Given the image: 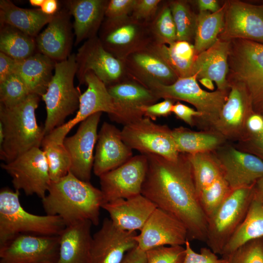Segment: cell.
<instances>
[{
    "mask_svg": "<svg viewBox=\"0 0 263 263\" xmlns=\"http://www.w3.org/2000/svg\"><path fill=\"white\" fill-rule=\"evenodd\" d=\"M145 155L147 168L141 194L179 219L189 240L206 242L207 219L199 202L188 154L180 153L174 161L158 154Z\"/></svg>",
    "mask_w": 263,
    "mask_h": 263,
    "instance_id": "cell-1",
    "label": "cell"
},
{
    "mask_svg": "<svg viewBox=\"0 0 263 263\" xmlns=\"http://www.w3.org/2000/svg\"><path fill=\"white\" fill-rule=\"evenodd\" d=\"M41 202L46 214L59 216L66 226L82 220L97 225L104 198L100 189L69 171L59 180L51 182Z\"/></svg>",
    "mask_w": 263,
    "mask_h": 263,
    "instance_id": "cell-2",
    "label": "cell"
},
{
    "mask_svg": "<svg viewBox=\"0 0 263 263\" xmlns=\"http://www.w3.org/2000/svg\"><path fill=\"white\" fill-rule=\"evenodd\" d=\"M39 98V96L31 94L14 107L0 105V125L4 132L0 158L6 163L41 145L45 137L44 129L38 125L35 114Z\"/></svg>",
    "mask_w": 263,
    "mask_h": 263,
    "instance_id": "cell-3",
    "label": "cell"
},
{
    "mask_svg": "<svg viewBox=\"0 0 263 263\" xmlns=\"http://www.w3.org/2000/svg\"><path fill=\"white\" fill-rule=\"evenodd\" d=\"M19 191L4 188L0 191V246L21 234L59 236L66 226L57 215H38L20 204Z\"/></svg>",
    "mask_w": 263,
    "mask_h": 263,
    "instance_id": "cell-4",
    "label": "cell"
},
{
    "mask_svg": "<svg viewBox=\"0 0 263 263\" xmlns=\"http://www.w3.org/2000/svg\"><path fill=\"white\" fill-rule=\"evenodd\" d=\"M76 71L75 54L56 63L53 76L41 96L47 112L43 127L45 136L63 125L66 117L78 109L81 94L74 83Z\"/></svg>",
    "mask_w": 263,
    "mask_h": 263,
    "instance_id": "cell-5",
    "label": "cell"
},
{
    "mask_svg": "<svg viewBox=\"0 0 263 263\" xmlns=\"http://www.w3.org/2000/svg\"><path fill=\"white\" fill-rule=\"evenodd\" d=\"M228 68L231 80L242 84L254 112L263 113V44L243 39L230 40ZM228 71V72H229Z\"/></svg>",
    "mask_w": 263,
    "mask_h": 263,
    "instance_id": "cell-6",
    "label": "cell"
},
{
    "mask_svg": "<svg viewBox=\"0 0 263 263\" xmlns=\"http://www.w3.org/2000/svg\"><path fill=\"white\" fill-rule=\"evenodd\" d=\"M159 98L178 100L193 105L202 116L200 125L211 128L227 100L228 91L207 92L200 87L195 75L178 77L169 85L150 81L144 84Z\"/></svg>",
    "mask_w": 263,
    "mask_h": 263,
    "instance_id": "cell-7",
    "label": "cell"
},
{
    "mask_svg": "<svg viewBox=\"0 0 263 263\" xmlns=\"http://www.w3.org/2000/svg\"><path fill=\"white\" fill-rule=\"evenodd\" d=\"M253 187L232 190L207 220L206 243L221 255L225 244L244 218L253 198Z\"/></svg>",
    "mask_w": 263,
    "mask_h": 263,
    "instance_id": "cell-8",
    "label": "cell"
},
{
    "mask_svg": "<svg viewBox=\"0 0 263 263\" xmlns=\"http://www.w3.org/2000/svg\"><path fill=\"white\" fill-rule=\"evenodd\" d=\"M121 135L127 145L141 154H158L172 161L179 157L172 130L148 117L124 126Z\"/></svg>",
    "mask_w": 263,
    "mask_h": 263,
    "instance_id": "cell-9",
    "label": "cell"
},
{
    "mask_svg": "<svg viewBox=\"0 0 263 263\" xmlns=\"http://www.w3.org/2000/svg\"><path fill=\"white\" fill-rule=\"evenodd\" d=\"M1 167L11 177L15 190H22L26 195L36 194L41 199L46 195L51 181L45 155L39 148L31 149Z\"/></svg>",
    "mask_w": 263,
    "mask_h": 263,
    "instance_id": "cell-10",
    "label": "cell"
},
{
    "mask_svg": "<svg viewBox=\"0 0 263 263\" xmlns=\"http://www.w3.org/2000/svg\"><path fill=\"white\" fill-rule=\"evenodd\" d=\"M76 76L80 84H84L85 74L91 72L106 86L119 82L124 71L122 61L106 50L99 38L88 39L75 54Z\"/></svg>",
    "mask_w": 263,
    "mask_h": 263,
    "instance_id": "cell-11",
    "label": "cell"
},
{
    "mask_svg": "<svg viewBox=\"0 0 263 263\" xmlns=\"http://www.w3.org/2000/svg\"><path fill=\"white\" fill-rule=\"evenodd\" d=\"M147 168V157L141 154L132 156L119 167L100 175V190L104 204L141 194Z\"/></svg>",
    "mask_w": 263,
    "mask_h": 263,
    "instance_id": "cell-12",
    "label": "cell"
},
{
    "mask_svg": "<svg viewBox=\"0 0 263 263\" xmlns=\"http://www.w3.org/2000/svg\"><path fill=\"white\" fill-rule=\"evenodd\" d=\"M84 84L87 89L81 94L79 108L76 115L62 126L55 129L45 136L47 139L63 143L67 134L77 124L91 115L98 112H105L110 116L114 114L115 108L113 97L107 86L93 72L84 75Z\"/></svg>",
    "mask_w": 263,
    "mask_h": 263,
    "instance_id": "cell-13",
    "label": "cell"
},
{
    "mask_svg": "<svg viewBox=\"0 0 263 263\" xmlns=\"http://www.w3.org/2000/svg\"><path fill=\"white\" fill-rule=\"evenodd\" d=\"M59 236L21 234L0 246V263H56Z\"/></svg>",
    "mask_w": 263,
    "mask_h": 263,
    "instance_id": "cell-14",
    "label": "cell"
},
{
    "mask_svg": "<svg viewBox=\"0 0 263 263\" xmlns=\"http://www.w3.org/2000/svg\"><path fill=\"white\" fill-rule=\"evenodd\" d=\"M228 83L227 100L211 128L225 139L239 141L245 133L248 117L254 111L245 87L237 82Z\"/></svg>",
    "mask_w": 263,
    "mask_h": 263,
    "instance_id": "cell-15",
    "label": "cell"
},
{
    "mask_svg": "<svg viewBox=\"0 0 263 263\" xmlns=\"http://www.w3.org/2000/svg\"><path fill=\"white\" fill-rule=\"evenodd\" d=\"M102 113H94L82 121L75 133L63 141L71 159L70 172L84 181L90 182L91 179L94 162L93 151Z\"/></svg>",
    "mask_w": 263,
    "mask_h": 263,
    "instance_id": "cell-16",
    "label": "cell"
},
{
    "mask_svg": "<svg viewBox=\"0 0 263 263\" xmlns=\"http://www.w3.org/2000/svg\"><path fill=\"white\" fill-rule=\"evenodd\" d=\"M135 237L138 247L146 251L160 246L185 245L188 233L185 225L170 213L156 207Z\"/></svg>",
    "mask_w": 263,
    "mask_h": 263,
    "instance_id": "cell-17",
    "label": "cell"
},
{
    "mask_svg": "<svg viewBox=\"0 0 263 263\" xmlns=\"http://www.w3.org/2000/svg\"><path fill=\"white\" fill-rule=\"evenodd\" d=\"M221 36L225 40L243 39L263 44V4L240 1L226 4Z\"/></svg>",
    "mask_w": 263,
    "mask_h": 263,
    "instance_id": "cell-18",
    "label": "cell"
},
{
    "mask_svg": "<svg viewBox=\"0 0 263 263\" xmlns=\"http://www.w3.org/2000/svg\"><path fill=\"white\" fill-rule=\"evenodd\" d=\"M135 231L117 227L105 218L101 228L93 236L91 263H121L126 254L137 246Z\"/></svg>",
    "mask_w": 263,
    "mask_h": 263,
    "instance_id": "cell-19",
    "label": "cell"
},
{
    "mask_svg": "<svg viewBox=\"0 0 263 263\" xmlns=\"http://www.w3.org/2000/svg\"><path fill=\"white\" fill-rule=\"evenodd\" d=\"M113 98L115 112L111 120L124 126L143 118L141 108L155 103L159 99L148 88L134 81H119L107 86Z\"/></svg>",
    "mask_w": 263,
    "mask_h": 263,
    "instance_id": "cell-20",
    "label": "cell"
},
{
    "mask_svg": "<svg viewBox=\"0 0 263 263\" xmlns=\"http://www.w3.org/2000/svg\"><path fill=\"white\" fill-rule=\"evenodd\" d=\"M218 150L216 156L232 190L252 187L263 177V160L257 155L231 146Z\"/></svg>",
    "mask_w": 263,
    "mask_h": 263,
    "instance_id": "cell-21",
    "label": "cell"
},
{
    "mask_svg": "<svg viewBox=\"0 0 263 263\" xmlns=\"http://www.w3.org/2000/svg\"><path fill=\"white\" fill-rule=\"evenodd\" d=\"M71 14L64 7L59 9L47 26L36 38L37 51L56 62L71 55L73 35Z\"/></svg>",
    "mask_w": 263,
    "mask_h": 263,
    "instance_id": "cell-22",
    "label": "cell"
},
{
    "mask_svg": "<svg viewBox=\"0 0 263 263\" xmlns=\"http://www.w3.org/2000/svg\"><path fill=\"white\" fill-rule=\"evenodd\" d=\"M93 171L99 177L122 165L132 157V151L123 141L121 131L105 122L98 134Z\"/></svg>",
    "mask_w": 263,
    "mask_h": 263,
    "instance_id": "cell-23",
    "label": "cell"
},
{
    "mask_svg": "<svg viewBox=\"0 0 263 263\" xmlns=\"http://www.w3.org/2000/svg\"><path fill=\"white\" fill-rule=\"evenodd\" d=\"M156 207L142 194L127 199H118L102 206V208L108 212L110 219L117 227L135 231L141 230Z\"/></svg>",
    "mask_w": 263,
    "mask_h": 263,
    "instance_id": "cell-24",
    "label": "cell"
},
{
    "mask_svg": "<svg viewBox=\"0 0 263 263\" xmlns=\"http://www.w3.org/2000/svg\"><path fill=\"white\" fill-rule=\"evenodd\" d=\"M230 41L219 38L209 48L197 55L192 73L197 79L207 78L214 81L217 90L228 91L229 84L228 55Z\"/></svg>",
    "mask_w": 263,
    "mask_h": 263,
    "instance_id": "cell-25",
    "label": "cell"
},
{
    "mask_svg": "<svg viewBox=\"0 0 263 263\" xmlns=\"http://www.w3.org/2000/svg\"><path fill=\"white\" fill-rule=\"evenodd\" d=\"M142 30L137 21L128 18L120 21L107 20L100 40L105 49L119 58L138 50ZM126 56V57H127Z\"/></svg>",
    "mask_w": 263,
    "mask_h": 263,
    "instance_id": "cell-26",
    "label": "cell"
},
{
    "mask_svg": "<svg viewBox=\"0 0 263 263\" xmlns=\"http://www.w3.org/2000/svg\"><path fill=\"white\" fill-rule=\"evenodd\" d=\"M92 223L82 220L67 225L59 237L56 263H91Z\"/></svg>",
    "mask_w": 263,
    "mask_h": 263,
    "instance_id": "cell-27",
    "label": "cell"
},
{
    "mask_svg": "<svg viewBox=\"0 0 263 263\" xmlns=\"http://www.w3.org/2000/svg\"><path fill=\"white\" fill-rule=\"evenodd\" d=\"M64 7L74 19L75 45L82 40L95 37L105 15L108 1L103 0H69Z\"/></svg>",
    "mask_w": 263,
    "mask_h": 263,
    "instance_id": "cell-28",
    "label": "cell"
},
{
    "mask_svg": "<svg viewBox=\"0 0 263 263\" xmlns=\"http://www.w3.org/2000/svg\"><path fill=\"white\" fill-rule=\"evenodd\" d=\"M56 62L37 52L23 60L17 61L15 73L24 81L31 94L41 97L47 91L53 76Z\"/></svg>",
    "mask_w": 263,
    "mask_h": 263,
    "instance_id": "cell-29",
    "label": "cell"
},
{
    "mask_svg": "<svg viewBox=\"0 0 263 263\" xmlns=\"http://www.w3.org/2000/svg\"><path fill=\"white\" fill-rule=\"evenodd\" d=\"M54 15L45 14L40 9L19 7L9 0H0V24L11 25L35 38Z\"/></svg>",
    "mask_w": 263,
    "mask_h": 263,
    "instance_id": "cell-30",
    "label": "cell"
},
{
    "mask_svg": "<svg viewBox=\"0 0 263 263\" xmlns=\"http://www.w3.org/2000/svg\"><path fill=\"white\" fill-rule=\"evenodd\" d=\"M131 64L142 84L152 81L163 84L174 83L178 76L166 61L152 49H139L131 53Z\"/></svg>",
    "mask_w": 263,
    "mask_h": 263,
    "instance_id": "cell-31",
    "label": "cell"
},
{
    "mask_svg": "<svg viewBox=\"0 0 263 263\" xmlns=\"http://www.w3.org/2000/svg\"><path fill=\"white\" fill-rule=\"evenodd\" d=\"M263 238V205L253 198L246 215L224 246L221 255L226 258L238 247Z\"/></svg>",
    "mask_w": 263,
    "mask_h": 263,
    "instance_id": "cell-32",
    "label": "cell"
},
{
    "mask_svg": "<svg viewBox=\"0 0 263 263\" xmlns=\"http://www.w3.org/2000/svg\"><path fill=\"white\" fill-rule=\"evenodd\" d=\"M151 49L166 61L178 77L192 76L197 54L189 42L177 40L169 44H157Z\"/></svg>",
    "mask_w": 263,
    "mask_h": 263,
    "instance_id": "cell-33",
    "label": "cell"
},
{
    "mask_svg": "<svg viewBox=\"0 0 263 263\" xmlns=\"http://www.w3.org/2000/svg\"><path fill=\"white\" fill-rule=\"evenodd\" d=\"M172 135L178 151L188 154L212 152L225 140L215 132H197L183 127L172 130Z\"/></svg>",
    "mask_w": 263,
    "mask_h": 263,
    "instance_id": "cell-34",
    "label": "cell"
},
{
    "mask_svg": "<svg viewBox=\"0 0 263 263\" xmlns=\"http://www.w3.org/2000/svg\"><path fill=\"white\" fill-rule=\"evenodd\" d=\"M225 4L218 11H200L196 16L194 46L198 55L208 49L219 39L225 25Z\"/></svg>",
    "mask_w": 263,
    "mask_h": 263,
    "instance_id": "cell-35",
    "label": "cell"
},
{
    "mask_svg": "<svg viewBox=\"0 0 263 263\" xmlns=\"http://www.w3.org/2000/svg\"><path fill=\"white\" fill-rule=\"evenodd\" d=\"M0 51L20 61L37 51L36 38L7 24H0Z\"/></svg>",
    "mask_w": 263,
    "mask_h": 263,
    "instance_id": "cell-36",
    "label": "cell"
},
{
    "mask_svg": "<svg viewBox=\"0 0 263 263\" xmlns=\"http://www.w3.org/2000/svg\"><path fill=\"white\" fill-rule=\"evenodd\" d=\"M187 154L198 195L223 175L222 169L216 155L211 152Z\"/></svg>",
    "mask_w": 263,
    "mask_h": 263,
    "instance_id": "cell-37",
    "label": "cell"
},
{
    "mask_svg": "<svg viewBox=\"0 0 263 263\" xmlns=\"http://www.w3.org/2000/svg\"><path fill=\"white\" fill-rule=\"evenodd\" d=\"M41 146L47 160L51 181H56L65 176L70 171L71 162L63 144L44 137Z\"/></svg>",
    "mask_w": 263,
    "mask_h": 263,
    "instance_id": "cell-38",
    "label": "cell"
},
{
    "mask_svg": "<svg viewBox=\"0 0 263 263\" xmlns=\"http://www.w3.org/2000/svg\"><path fill=\"white\" fill-rule=\"evenodd\" d=\"M232 191V190L222 175L198 194L200 205L207 220Z\"/></svg>",
    "mask_w": 263,
    "mask_h": 263,
    "instance_id": "cell-39",
    "label": "cell"
},
{
    "mask_svg": "<svg viewBox=\"0 0 263 263\" xmlns=\"http://www.w3.org/2000/svg\"><path fill=\"white\" fill-rule=\"evenodd\" d=\"M31 94L27 85L16 73L0 82V105L9 108L25 100Z\"/></svg>",
    "mask_w": 263,
    "mask_h": 263,
    "instance_id": "cell-40",
    "label": "cell"
},
{
    "mask_svg": "<svg viewBox=\"0 0 263 263\" xmlns=\"http://www.w3.org/2000/svg\"><path fill=\"white\" fill-rule=\"evenodd\" d=\"M175 23L177 40L189 41L194 37L196 16L182 1H175L169 7Z\"/></svg>",
    "mask_w": 263,
    "mask_h": 263,
    "instance_id": "cell-41",
    "label": "cell"
},
{
    "mask_svg": "<svg viewBox=\"0 0 263 263\" xmlns=\"http://www.w3.org/2000/svg\"><path fill=\"white\" fill-rule=\"evenodd\" d=\"M225 258L228 263H263V238L244 244Z\"/></svg>",
    "mask_w": 263,
    "mask_h": 263,
    "instance_id": "cell-42",
    "label": "cell"
},
{
    "mask_svg": "<svg viewBox=\"0 0 263 263\" xmlns=\"http://www.w3.org/2000/svg\"><path fill=\"white\" fill-rule=\"evenodd\" d=\"M157 44H169L177 41V33L170 9L166 7L161 11L153 27Z\"/></svg>",
    "mask_w": 263,
    "mask_h": 263,
    "instance_id": "cell-43",
    "label": "cell"
},
{
    "mask_svg": "<svg viewBox=\"0 0 263 263\" xmlns=\"http://www.w3.org/2000/svg\"><path fill=\"white\" fill-rule=\"evenodd\" d=\"M147 263H183L186 255L183 245L160 246L146 251Z\"/></svg>",
    "mask_w": 263,
    "mask_h": 263,
    "instance_id": "cell-44",
    "label": "cell"
},
{
    "mask_svg": "<svg viewBox=\"0 0 263 263\" xmlns=\"http://www.w3.org/2000/svg\"><path fill=\"white\" fill-rule=\"evenodd\" d=\"M185 245L186 255L183 263H228L227 259L219 258L209 247L201 248L199 253L195 252L192 248L188 239Z\"/></svg>",
    "mask_w": 263,
    "mask_h": 263,
    "instance_id": "cell-45",
    "label": "cell"
},
{
    "mask_svg": "<svg viewBox=\"0 0 263 263\" xmlns=\"http://www.w3.org/2000/svg\"><path fill=\"white\" fill-rule=\"evenodd\" d=\"M136 0H111L108 1L105 15L108 20L120 21L128 18L132 12Z\"/></svg>",
    "mask_w": 263,
    "mask_h": 263,
    "instance_id": "cell-46",
    "label": "cell"
},
{
    "mask_svg": "<svg viewBox=\"0 0 263 263\" xmlns=\"http://www.w3.org/2000/svg\"><path fill=\"white\" fill-rule=\"evenodd\" d=\"M241 150L250 152L263 160V131L256 134L245 133L239 140Z\"/></svg>",
    "mask_w": 263,
    "mask_h": 263,
    "instance_id": "cell-47",
    "label": "cell"
},
{
    "mask_svg": "<svg viewBox=\"0 0 263 263\" xmlns=\"http://www.w3.org/2000/svg\"><path fill=\"white\" fill-rule=\"evenodd\" d=\"M161 1L159 0H136L132 14L136 21L147 20L153 16Z\"/></svg>",
    "mask_w": 263,
    "mask_h": 263,
    "instance_id": "cell-48",
    "label": "cell"
},
{
    "mask_svg": "<svg viewBox=\"0 0 263 263\" xmlns=\"http://www.w3.org/2000/svg\"><path fill=\"white\" fill-rule=\"evenodd\" d=\"M173 100L164 99L157 103L144 106L141 108L143 115L151 120H155L158 117L167 116L172 113Z\"/></svg>",
    "mask_w": 263,
    "mask_h": 263,
    "instance_id": "cell-49",
    "label": "cell"
},
{
    "mask_svg": "<svg viewBox=\"0 0 263 263\" xmlns=\"http://www.w3.org/2000/svg\"><path fill=\"white\" fill-rule=\"evenodd\" d=\"M172 113L178 118L191 127L195 125V119H199L202 116L201 113L196 110L183 104L179 101L174 104Z\"/></svg>",
    "mask_w": 263,
    "mask_h": 263,
    "instance_id": "cell-50",
    "label": "cell"
},
{
    "mask_svg": "<svg viewBox=\"0 0 263 263\" xmlns=\"http://www.w3.org/2000/svg\"><path fill=\"white\" fill-rule=\"evenodd\" d=\"M17 60L0 52V82L15 73Z\"/></svg>",
    "mask_w": 263,
    "mask_h": 263,
    "instance_id": "cell-51",
    "label": "cell"
},
{
    "mask_svg": "<svg viewBox=\"0 0 263 263\" xmlns=\"http://www.w3.org/2000/svg\"><path fill=\"white\" fill-rule=\"evenodd\" d=\"M262 131H263V115L254 112L247 120L245 133L256 134Z\"/></svg>",
    "mask_w": 263,
    "mask_h": 263,
    "instance_id": "cell-52",
    "label": "cell"
},
{
    "mask_svg": "<svg viewBox=\"0 0 263 263\" xmlns=\"http://www.w3.org/2000/svg\"><path fill=\"white\" fill-rule=\"evenodd\" d=\"M121 263H147L146 252L137 246L126 254Z\"/></svg>",
    "mask_w": 263,
    "mask_h": 263,
    "instance_id": "cell-53",
    "label": "cell"
},
{
    "mask_svg": "<svg viewBox=\"0 0 263 263\" xmlns=\"http://www.w3.org/2000/svg\"><path fill=\"white\" fill-rule=\"evenodd\" d=\"M197 3L200 11L215 13L221 8L215 0H198Z\"/></svg>",
    "mask_w": 263,
    "mask_h": 263,
    "instance_id": "cell-54",
    "label": "cell"
},
{
    "mask_svg": "<svg viewBox=\"0 0 263 263\" xmlns=\"http://www.w3.org/2000/svg\"><path fill=\"white\" fill-rule=\"evenodd\" d=\"M59 8L58 1L56 0H45L40 9L45 14L54 15L56 13Z\"/></svg>",
    "mask_w": 263,
    "mask_h": 263,
    "instance_id": "cell-55",
    "label": "cell"
},
{
    "mask_svg": "<svg viewBox=\"0 0 263 263\" xmlns=\"http://www.w3.org/2000/svg\"><path fill=\"white\" fill-rule=\"evenodd\" d=\"M253 198L263 205V177L256 181L253 187Z\"/></svg>",
    "mask_w": 263,
    "mask_h": 263,
    "instance_id": "cell-56",
    "label": "cell"
},
{
    "mask_svg": "<svg viewBox=\"0 0 263 263\" xmlns=\"http://www.w3.org/2000/svg\"><path fill=\"white\" fill-rule=\"evenodd\" d=\"M199 82L207 89L213 91L214 89V86L213 81L207 78H203L199 79Z\"/></svg>",
    "mask_w": 263,
    "mask_h": 263,
    "instance_id": "cell-57",
    "label": "cell"
},
{
    "mask_svg": "<svg viewBox=\"0 0 263 263\" xmlns=\"http://www.w3.org/2000/svg\"><path fill=\"white\" fill-rule=\"evenodd\" d=\"M45 0H30L29 2L32 6L41 7Z\"/></svg>",
    "mask_w": 263,
    "mask_h": 263,
    "instance_id": "cell-58",
    "label": "cell"
},
{
    "mask_svg": "<svg viewBox=\"0 0 263 263\" xmlns=\"http://www.w3.org/2000/svg\"><path fill=\"white\" fill-rule=\"evenodd\" d=\"M32 263H56L52 262H49V261H41V262H34Z\"/></svg>",
    "mask_w": 263,
    "mask_h": 263,
    "instance_id": "cell-59",
    "label": "cell"
},
{
    "mask_svg": "<svg viewBox=\"0 0 263 263\" xmlns=\"http://www.w3.org/2000/svg\"><path fill=\"white\" fill-rule=\"evenodd\" d=\"M262 114L263 115V113Z\"/></svg>",
    "mask_w": 263,
    "mask_h": 263,
    "instance_id": "cell-60",
    "label": "cell"
}]
</instances>
